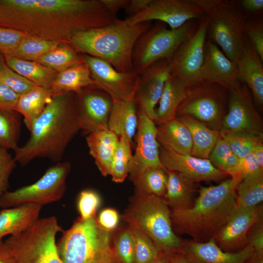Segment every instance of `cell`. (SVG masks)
<instances>
[{
	"instance_id": "1",
	"label": "cell",
	"mask_w": 263,
	"mask_h": 263,
	"mask_svg": "<svg viewBox=\"0 0 263 263\" xmlns=\"http://www.w3.org/2000/svg\"><path fill=\"white\" fill-rule=\"evenodd\" d=\"M119 19L100 0H0V26L61 44L76 32Z\"/></svg>"
},
{
	"instance_id": "13",
	"label": "cell",
	"mask_w": 263,
	"mask_h": 263,
	"mask_svg": "<svg viewBox=\"0 0 263 263\" xmlns=\"http://www.w3.org/2000/svg\"><path fill=\"white\" fill-rule=\"evenodd\" d=\"M228 91L227 112L219 132H247L263 136V120L247 86L239 81Z\"/></svg>"
},
{
	"instance_id": "4",
	"label": "cell",
	"mask_w": 263,
	"mask_h": 263,
	"mask_svg": "<svg viewBox=\"0 0 263 263\" xmlns=\"http://www.w3.org/2000/svg\"><path fill=\"white\" fill-rule=\"evenodd\" d=\"M151 22L131 25L124 20L75 33L69 44L79 54L100 58L122 72L133 71L132 55L138 38Z\"/></svg>"
},
{
	"instance_id": "12",
	"label": "cell",
	"mask_w": 263,
	"mask_h": 263,
	"mask_svg": "<svg viewBox=\"0 0 263 263\" xmlns=\"http://www.w3.org/2000/svg\"><path fill=\"white\" fill-rule=\"evenodd\" d=\"M209 23V19L205 14L199 19L194 34L178 47L169 61L170 75L189 89L200 85L199 74L204 60Z\"/></svg>"
},
{
	"instance_id": "11",
	"label": "cell",
	"mask_w": 263,
	"mask_h": 263,
	"mask_svg": "<svg viewBox=\"0 0 263 263\" xmlns=\"http://www.w3.org/2000/svg\"><path fill=\"white\" fill-rule=\"evenodd\" d=\"M228 95V89L215 83H203L189 89L177 110L176 117L189 116L219 132Z\"/></svg>"
},
{
	"instance_id": "47",
	"label": "cell",
	"mask_w": 263,
	"mask_h": 263,
	"mask_svg": "<svg viewBox=\"0 0 263 263\" xmlns=\"http://www.w3.org/2000/svg\"><path fill=\"white\" fill-rule=\"evenodd\" d=\"M26 35L20 31L0 26V52L3 55H10Z\"/></svg>"
},
{
	"instance_id": "40",
	"label": "cell",
	"mask_w": 263,
	"mask_h": 263,
	"mask_svg": "<svg viewBox=\"0 0 263 263\" xmlns=\"http://www.w3.org/2000/svg\"><path fill=\"white\" fill-rule=\"evenodd\" d=\"M134 241V263H153L163 254L152 240L135 225L129 224Z\"/></svg>"
},
{
	"instance_id": "33",
	"label": "cell",
	"mask_w": 263,
	"mask_h": 263,
	"mask_svg": "<svg viewBox=\"0 0 263 263\" xmlns=\"http://www.w3.org/2000/svg\"><path fill=\"white\" fill-rule=\"evenodd\" d=\"M6 65L19 75L38 86L51 89L57 72L40 63L4 55Z\"/></svg>"
},
{
	"instance_id": "25",
	"label": "cell",
	"mask_w": 263,
	"mask_h": 263,
	"mask_svg": "<svg viewBox=\"0 0 263 263\" xmlns=\"http://www.w3.org/2000/svg\"><path fill=\"white\" fill-rule=\"evenodd\" d=\"M189 88L179 79L169 75L156 108L153 121L159 125L176 118V111L186 98Z\"/></svg>"
},
{
	"instance_id": "5",
	"label": "cell",
	"mask_w": 263,
	"mask_h": 263,
	"mask_svg": "<svg viewBox=\"0 0 263 263\" xmlns=\"http://www.w3.org/2000/svg\"><path fill=\"white\" fill-rule=\"evenodd\" d=\"M62 232L56 246L62 263H122L111 246L109 231L101 226L95 214L77 218Z\"/></svg>"
},
{
	"instance_id": "34",
	"label": "cell",
	"mask_w": 263,
	"mask_h": 263,
	"mask_svg": "<svg viewBox=\"0 0 263 263\" xmlns=\"http://www.w3.org/2000/svg\"><path fill=\"white\" fill-rule=\"evenodd\" d=\"M263 169L258 170L244 177L236 189L238 208L253 207L263 204Z\"/></svg>"
},
{
	"instance_id": "20",
	"label": "cell",
	"mask_w": 263,
	"mask_h": 263,
	"mask_svg": "<svg viewBox=\"0 0 263 263\" xmlns=\"http://www.w3.org/2000/svg\"><path fill=\"white\" fill-rule=\"evenodd\" d=\"M169 75V62L167 59H161L154 62L139 74L134 101L137 106L144 110L152 120L156 105Z\"/></svg>"
},
{
	"instance_id": "14",
	"label": "cell",
	"mask_w": 263,
	"mask_h": 263,
	"mask_svg": "<svg viewBox=\"0 0 263 263\" xmlns=\"http://www.w3.org/2000/svg\"><path fill=\"white\" fill-rule=\"evenodd\" d=\"M89 67L94 86L115 101L134 100L139 75L135 71L122 72L108 62L85 54H80Z\"/></svg>"
},
{
	"instance_id": "22",
	"label": "cell",
	"mask_w": 263,
	"mask_h": 263,
	"mask_svg": "<svg viewBox=\"0 0 263 263\" xmlns=\"http://www.w3.org/2000/svg\"><path fill=\"white\" fill-rule=\"evenodd\" d=\"M239 80L250 89L260 111L263 108V61L244 35V45L237 61Z\"/></svg>"
},
{
	"instance_id": "45",
	"label": "cell",
	"mask_w": 263,
	"mask_h": 263,
	"mask_svg": "<svg viewBox=\"0 0 263 263\" xmlns=\"http://www.w3.org/2000/svg\"><path fill=\"white\" fill-rule=\"evenodd\" d=\"M114 251L122 263H134V241L129 227L118 236Z\"/></svg>"
},
{
	"instance_id": "42",
	"label": "cell",
	"mask_w": 263,
	"mask_h": 263,
	"mask_svg": "<svg viewBox=\"0 0 263 263\" xmlns=\"http://www.w3.org/2000/svg\"><path fill=\"white\" fill-rule=\"evenodd\" d=\"M209 159L215 167L226 173L237 164L239 158L233 153L228 142L220 135Z\"/></svg>"
},
{
	"instance_id": "26",
	"label": "cell",
	"mask_w": 263,
	"mask_h": 263,
	"mask_svg": "<svg viewBox=\"0 0 263 263\" xmlns=\"http://www.w3.org/2000/svg\"><path fill=\"white\" fill-rule=\"evenodd\" d=\"M168 181L166 193L163 197L171 210H181L193 204L195 183L180 173L166 169Z\"/></svg>"
},
{
	"instance_id": "58",
	"label": "cell",
	"mask_w": 263,
	"mask_h": 263,
	"mask_svg": "<svg viewBox=\"0 0 263 263\" xmlns=\"http://www.w3.org/2000/svg\"><path fill=\"white\" fill-rule=\"evenodd\" d=\"M0 263H11L3 240L0 241Z\"/></svg>"
},
{
	"instance_id": "52",
	"label": "cell",
	"mask_w": 263,
	"mask_h": 263,
	"mask_svg": "<svg viewBox=\"0 0 263 263\" xmlns=\"http://www.w3.org/2000/svg\"><path fill=\"white\" fill-rule=\"evenodd\" d=\"M97 220L101 227L109 231L117 226L119 222L118 213L114 209L106 208L100 212Z\"/></svg>"
},
{
	"instance_id": "61",
	"label": "cell",
	"mask_w": 263,
	"mask_h": 263,
	"mask_svg": "<svg viewBox=\"0 0 263 263\" xmlns=\"http://www.w3.org/2000/svg\"><path fill=\"white\" fill-rule=\"evenodd\" d=\"M4 61V55L0 52V65Z\"/></svg>"
},
{
	"instance_id": "9",
	"label": "cell",
	"mask_w": 263,
	"mask_h": 263,
	"mask_svg": "<svg viewBox=\"0 0 263 263\" xmlns=\"http://www.w3.org/2000/svg\"><path fill=\"white\" fill-rule=\"evenodd\" d=\"M198 24L197 19L187 21L175 29H168L167 25L157 21L137 39L132 52L133 70L139 75L154 62L169 61L178 47L191 37Z\"/></svg>"
},
{
	"instance_id": "29",
	"label": "cell",
	"mask_w": 263,
	"mask_h": 263,
	"mask_svg": "<svg viewBox=\"0 0 263 263\" xmlns=\"http://www.w3.org/2000/svg\"><path fill=\"white\" fill-rule=\"evenodd\" d=\"M160 145L182 154H190L192 147L191 133L188 127L177 117L157 126Z\"/></svg>"
},
{
	"instance_id": "55",
	"label": "cell",
	"mask_w": 263,
	"mask_h": 263,
	"mask_svg": "<svg viewBox=\"0 0 263 263\" xmlns=\"http://www.w3.org/2000/svg\"><path fill=\"white\" fill-rule=\"evenodd\" d=\"M240 6L244 10L248 13H258L263 11V0H242L240 2Z\"/></svg>"
},
{
	"instance_id": "38",
	"label": "cell",
	"mask_w": 263,
	"mask_h": 263,
	"mask_svg": "<svg viewBox=\"0 0 263 263\" xmlns=\"http://www.w3.org/2000/svg\"><path fill=\"white\" fill-rule=\"evenodd\" d=\"M19 113L16 111L0 110V146L14 151L19 147L21 131Z\"/></svg>"
},
{
	"instance_id": "36",
	"label": "cell",
	"mask_w": 263,
	"mask_h": 263,
	"mask_svg": "<svg viewBox=\"0 0 263 263\" xmlns=\"http://www.w3.org/2000/svg\"><path fill=\"white\" fill-rule=\"evenodd\" d=\"M57 73L83 62L80 54L69 44H59L36 61Z\"/></svg>"
},
{
	"instance_id": "2",
	"label": "cell",
	"mask_w": 263,
	"mask_h": 263,
	"mask_svg": "<svg viewBox=\"0 0 263 263\" xmlns=\"http://www.w3.org/2000/svg\"><path fill=\"white\" fill-rule=\"evenodd\" d=\"M75 93L54 94L29 130L28 141L15 150L17 163L25 166L37 158L60 162L69 144L80 130Z\"/></svg>"
},
{
	"instance_id": "49",
	"label": "cell",
	"mask_w": 263,
	"mask_h": 263,
	"mask_svg": "<svg viewBox=\"0 0 263 263\" xmlns=\"http://www.w3.org/2000/svg\"><path fill=\"white\" fill-rule=\"evenodd\" d=\"M263 169L253 153L239 158L237 164L226 171V174L232 177L243 179L247 175Z\"/></svg>"
},
{
	"instance_id": "43",
	"label": "cell",
	"mask_w": 263,
	"mask_h": 263,
	"mask_svg": "<svg viewBox=\"0 0 263 263\" xmlns=\"http://www.w3.org/2000/svg\"><path fill=\"white\" fill-rule=\"evenodd\" d=\"M0 81L12 89L19 96L38 87L10 68L5 61L0 65Z\"/></svg>"
},
{
	"instance_id": "3",
	"label": "cell",
	"mask_w": 263,
	"mask_h": 263,
	"mask_svg": "<svg viewBox=\"0 0 263 263\" xmlns=\"http://www.w3.org/2000/svg\"><path fill=\"white\" fill-rule=\"evenodd\" d=\"M242 179L231 177L217 185L201 187L190 207L171 210L175 233L197 242L213 239L238 209L236 189Z\"/></svg>"
},
{
	"instance_id": "56",
	"label": "cell",
	"mask_w": 263,
	"mask_h": 263,
	"mask_svg": "<svg viewBox=\"0 0 263 263\" xmlns=\"http://www.w3.org/2000/svg\"><path fill=\"white\" fill-rule=\"evenodd\" d=\"M169 263H200L189 257L183 251L168 256Z\"/></svg>"
},
{
	"instance_id": "10",
	"label": "cell",
	"mask_w": 263,
	"mask_h": 263,
	"mask_svg": "<svg viewBox=\"0 0 263 263\" xmlns=\"http://www.w3.org/2000/svg\"><path fill=\"white\" fill-rule=\"evenodd\" d=\"M71 169L68 162H56L33 184L4 193L0 196V208L27 204L43 206L60 200L65 194L66 179Z\"/></svg>"
},
{
	"instance_id": "51",
	"label": "cell",
	"mask_w": 263,
	"mask_h": 263,
	"mask_svg": "<svg viewBox=\"0 0 263 263\" xmlns=\"http://www.w3.org/2000/svg\"><path fill=\"white\" fill-rule=\"evenodd\" d=\"M19 95L0 81V110L15 111Z\"/></svg>"
},
{
	"instance_id": "17",
	"label": "cell",
	"mask_w": 263,
	"mask_h": 263,
	"mask_svg": "<svg viewBox=\"0 0 263 263\" xmlns=\"http://www.w3.org/2000/svg\"><path fill=\"white\" fill-rule=\"evenodd\" d=\"M137 114L136 147L129 169L130 178L149 167L165 169L160 159V144L157 140L155 123L138 107Z\"/></svg>"
},
{
	"instance_id": "39",
	"label": "cell",
	"mask_w": 263,
	"mask_h": 263,
	"mask_svg": "<svg viewBox=\"0 0 263 263\" xmlns=\"http://www.w3.org/2000/svg\"><path fill=\"white\" fill-rule=\"evenodd\" d=\"M132 143L125 136L119 137V142L112 159L109 175L113 181L123 182L129 173L133 154Z\"/></svg>"
},
{
	"instance_id": "53",
	"label": "cell",
	"mask_w": 263,
	"mask_h": 263,
	"mask_svg": "<svg viewBox=\"0 0 263 263\" xmlns=\"http://www.w3.org/2000/svg\"><path fill=\"white\" fill-rule=\"evenodd\" d=\"M152 0H130L125 9L128 17L133 16L145 9Z\"/></svg>"
},
{
	"instance_id": "41",
	"label": "cell",
	"mask_w": 263,
	"mask_h": 263,
	"mask_svg": "<svg viewBox=\"0 0 263 263\" xmlns=\"http://www.w3.org/2000/svg\"><path fill=\"white\" fill-rule=\"evenodd\" d=\"M228 143L233 152L239 158L253 152L263 143V136L247 132L220 133Z\"/></svg>"
},
{
	"instance_id": "21",
	"label": "cell",
	"mask_w": 263,
	"mask_h": 263,
	"mask_svg": "<svg viewBox=\"0 0 263 263\" xmlns=\"http://www.w3.org/2000/svg\"><path fill=\"white\" fill-rule=\"evenodd\" d=\"M200 84L215 83L227 89L239 82L237 63L229 59L214 43L208 39L205 57L199 74Z\"/></svg>"
},
{
	"instance_id": "32",
	"label": "cell",
	"mask_w": 263,
	"mask_h": 263,
	"mask_svg": "<svg viewBox=\"0 0 263 263\" xmlns=\"http://www.w3.org/2000/svg\"><path fill=\"white\" fill-rule=\"evenodd\" d=\"M53 95L54 93L51 89L38 86L19 96L15 111L23 116L24 122L29 131Z\"/></svg>"
},
{
	"instance_id": "37",
	"label": "cell",
	"mask_w": 263,
	"mask_h": 263,
	"mask_svg": "<svg viewBox=\"0 0 263 263\" xmlns=\"http://www.w3.org/2000/svg\"><path fill=\"white\" fill-rule=\"evenodd\" d=\"M59 44L56 41L26 35L9 56L22 60L36 61Z\"/></svg>"
},
{
	"instance_id": "57",
	"label": "cell",
	"mask_w": 263,
	"mask_h": 263,
	"mask_svg": "<svg viewBox=\"0 0 263 263\" xmlns=\"http://www.w3.org/2000/svg\"><path fill=\"white\" fill-rule=\"evenodd\" d=\"M244 263H263V253L253 251Z\"/></svg>"
},
{
	"instance_id": "15",
	"label": "cell",
	"mask_w": 263,
	"mask_h": 263,
	"mask_svg": "<svg viewBox=\"0 0 263 263\" xmlns=\"http://www.w3.org/2000/svg\"><path fill=\"white\" fill-rule=\"evenodd\" d=\"M205 15L199 6L189 0H152L143 11L124 20L131 25L155 20L175 29L190 20L200 19Z\"/></svg>"
},
{
	"instance_id": "28",
	"label": "cell",
	"mask_w": 263,
	"mask_h": 263,
	"mask_svg": "<svg viewBox=\"0 0 263 263\" xmlns=\"http://www.w3.org/2000/svg\"><path fill=\"white\" fill-rule=\"evenodd\" d=\"M138 125L137 107L134 100L113 101L108 129L119 137L125 136L132 143Z\"/></svg>"
},
{
	"instance_id": "18",
	"label": "cell",
	"mask_w": 263,
	"mask_h": 263,
	"mask_svg": "<svg viewBox=\"0 0 263 263\" xmlns=\"http://www.w3.org/2000/svg\"><path fill=\"white\" fill-rule=\"evenodd\" d=\"M159 156L166 169L178 172L194 183L223 181L227 176L215 167L209 159L180 154L161 145Z\"/></svg>"
},
{
	"instance_id": "16",
	"label": "cell",
	"mask_w": 263,
	"mask_h": 263,
	"mask_svg": "<svg viewBox=\"0 0 263 263\" xmlns=\"http://www.w3.org/2000/svg\"><path fill=\"white\" fill-rule=\"evenodd\" d=\"M75 94V108L80 130L89 134L108 129L112 98L95 86L84 88Z\"/></svg>"
},
{
	"instance_id": "44",
	"label": "cell",
	"mask_w": 263,
	"mask_h": 263,
	"mask_svg": "<svg viewBox=\"0 0 263 263\" xmlns=\"http://www.w3.org/2000/svg\"><path fill=\"white\" fill-rule=\"evenodd\" d=\"M244 32L263 61V20L262 17L245 20Z\"/></svg>"
},
{
	"instance_id": "24",
	"label": "cell",
	"mask_w": 263,
	"mask_h": 263,
	"mask_svg": "<svg viewBox=\"0 0 263 263\" xmlns=\"http://www.w3.org/2000/svg\"><path fill=\"white\" fill-rule=\"evenodd\" d=\"M119 137L109 129L91 132L86 137L89 153L101 174L109 175L110 166Z\"/></svg>"
},
{
	"instance_id": "19",
	"label": "cell",
	"mask_w": 263,
	"mask_h": 263,
	"mask_svg": "<svg viewBox=\"0 0 263 263\" xmlns=\"http://www.w3.org/2000/svg\"><path fill=\"white\" fill-rule=\"evenodd\" d=\"M263 217V204L253 207L238 208L213 240L224 251H240L247 245L246 236L249 228Z\"/></svg>"
},
{
	"instance_id": "7",
	"label": "cell",
	"mask_w": 263,
	"mask_h": 263,
	"mask_svg": "<svg viewBox=\"0 0 263 263\" xmlns=\"http://www.w3.org/2000/svg\"><path fill=\"white\" fill-rule=\"evenodd\" d=\"M63 231L56 217L38 218L28 227L3 241L11 263H62L56 236Z\"/></svg>"
},
{
	"instance_id": "48",
	"label": "cell",
	"mask_w": 263,
	"mask_h": 263,
	"mask_svg": "<svg viewBox=\"0 0 263 263\" xmlns=\"http://www.w3.org/2000/svg\"><path fill=\"white\" fill-rule=\"evenodd\" d=\"M16 164L14 157L0 146V196L8 191L9 178Z\"/></svg>"
},
{
	"instance_id": "50",
	"label": "cell",
	"mask_w": 263,
	"mask_h": 263,
	"mask_svg": "<svg viewBox=\"0 0 263 263\" xmlns=\"http://www.w3.org/2000/svg\"><path fill=\"white\" fill-rule=\"evenodd\" d=\"M247 245L254 251L263 253V217L256 221L249 228L246 236Z\"/></svg>"
},
{
	"instance_id": "35",
	"label": "cell",
	"mask_w": 263,
	"mask_h": 263,
	"mask_svg": "<svg viewBox=\"0 0 263 263\" xmlns=\"http://www.w3.org/2000/svg\"><path fill=\"white\" fill-rule=\"evenodd\" d=\"M130 178L137 191L161 198L166 193L168 175L165 169L149 167Z\"/></svg>"
},
{
	"instance_id": "27",
	"label": "cell",
	"mask_w": 263,
	"mask_h": 263,
	"mask_svg": "<svg viewBox=\"0 0 263 263\" xmlns=\"http://www.w3.org/2000/svg\"><path fill=\"white\" fill-rule=\"evenodd\" d=\"M42 206L27 204L0 211V241L28 227L39 218Z\"/></svg>"
},
{
	"instance_id": "31",
	"label": "cell",
	"mask_w": 263,
	"mask_h": 263,
	"mask_svg": "<svg viewBox=\"0 0 263 263\" xmlns=\"http://www.w3.org/2000/svg\"><path fill=\"white\" fill-rule=\"evenodd\" d=\"M177 118L188 127L191 133L192 147L190 155L200 158L209 159L220 136L219 132L211 129L189 116Z\"/></svg>"
},
{
	"instance_id": "54",
	"label": "cell",
	"mask_w": 263,
	"mask_h": 263,
	"mask_svg": "<svg viewBox=\"0 0 263 263\" xmlns=\"http://www.w3.org/2000/svg\"><path fill=\"white\" fill-rule=\"evenodd\" d=\"M100 1L108 11L116 16L119 10L126 8L130 0H100Z\"/></svg>"
},
{
	"instance_id": "46",
	"label": "cell",
	"mask_w": 263,
	"mask_h": 263,
	"mask_svg": "<svg viewBox=\"0 0 263 263\" xmlns=\"http://www.w3.org/2000/svg\"><path fill=\"white\" fill-rule=\"evenodd\" d=\"M100 203V197L94 191L91 189L81 191L77 204L80 214L79 218L82 220H86L94 215Z\"/></svg>"
},
{
	"instance_id": "8",
	"label": "cell",
	"mask_w": 263,
	"mask_h": 263,
	"mask_svg": "<svg viewBox=\"0 0 263 263\" xmlns=\"http://www.w3.org/2000/svg\"><path fill=\"white\" fill-rule=\"evenodd\" d=\"M209 19L208 39L230 60L237 62L244 45L245 19L234 2L224 0H189Z\"/></svg>"
},
{
	"instance_id": "6",
	"label": "cell",
	"mask_w": 263,
	"mask_h": 263,
	"mask_svg": "<svg viewBox=\"0 0 263 263\" xmlns=\"http://www.w3.org/2000/svg\"><path fill=\"white\" fill-rule=\"evenodd\" d=\"M171 210L163 198L137 191L124 217L144 232L165 256L182 252L184 241L175 233Z\"/></svg>"
},
{
	"instance_id": "23",
	"label": "cell",
	"mask_w": 263,
	"mask_h": 263,
	"mask_svg": "<svg viewBox=\"0 0 263 263\" xmlns=\"http://www.w3.org/2000/svg\"><path fill=\"white\" fill-rule=\"evenodd\" d=\"M183 251L200 263H244L254 250L247 245L237 252H225L212 239L206 242H197L192 240L184 241Z\"/></svg>"
},
{
	"instance_id": "30",
	"label": "cell",
	"mask_w": 263,
	"mask_h": 263,
	"mask_svg": "<svg viewBox=\"0 0 263 263\" xmlns=\"http://www.w3.org/2000/svg\"><path fill=\"white\" fill-rule=\"evenodd\" d=\"M94 86L88 66L83 62L57 73L51 89L54 94L77 93L83 89Z\"/></svg>"
},
{
	"instance_id": "59",
	"label": "cell",
	"mask_w": 263,
	"mask_h": 263,
	"mask_svg": "<svg viewBox=\"0 0 263 263\" xmlns=\"http://www.w3.org/2000/svg\"><path fill=\"white\" fill-rule=\"evenodd\" d=\"M262 168H263V143L259 145L253 152Z\"/></svg>"
},
{
	"instance_id": "60",
	"label": "cell",
	"mask_w": 263,
	"mask_h": 263,
	"mask_svg": "<svg viewBox=\"0 0 263 263\" xmlns=\"http://www.w3.org/2000/svg\"><path fill=\"white\" fill-rule=\"evenodd\" d=\"M153 263H169L168 256H164Z\"/></svg>"
}]
</instances>
